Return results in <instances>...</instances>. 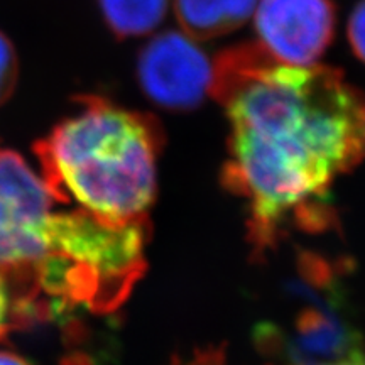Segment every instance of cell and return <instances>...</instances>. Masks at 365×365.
<instances>
[{
    "instance_id": "6da1fadb",
    "label": "cell",
    "mask_w": 365,
    "mask_h": 365,
    "mask_svg": "<svg viewBox=\"0 0 365 365\" xmlns=\"http://www.w3.org/2000/svg\"><path fill=\"white\" fill-rule=\"evenodd\" d=\"M210 95L230 125L222 181L247 205L255 252L289 225L325 228L331 182L365 156L362 91L336 68L282 65L247 43L213 59Z\"/></svg>"
},
{
    "instance_id": "7a4b0ae2",
    "label": "cell",
    "mask_w": 365,
    "mask_h": 365,
    "mask_svg": "<svg viewBox=\"0 0 365 365\" xmlns=\"http://www.w3.org/2000/svg\"><path fill=\"white\" fill-rule=\"evenodd\" d=\"M163 127L149 113L110 100L81 97L80 110L34 144L43 181L54 202H76L86 212L134 220L156 196Z\"/></svg>"
},
{
    "instance_id": "3957f363",
    "label": "cell",
    "mask_w": 365,
    "mask_h": 365,
    "mask_svg": "<svg viewBox=\"0 0 365 365\" xmlns=\"http://www.w3.org/2000/svg\"><path fill=\"white\" fill-rule=\"evenodd\" d=\"M148 234V217L112 220L83 208L49 213L46 252L22 289L21 308L39 317V296H46L51 312L76 307L113 312L144 274Z\"/></svg>"
},
{
    "instance_id": "277c9868",
    "label": "cell",
    "mask_w": 365,
    "mask_h": 365,
    "mask_svg": "<svg viewBox=\"0 0 365 365\" xmlns=\"http://www.w3.org/2000/svg\"><path fill=\"white\" fill-rule=\"evenodd\" d=\"M298 284L307 303L287 327L257 328L261 352L279 365H340L362 354L339 312L331 269L314 255H303Z\"/></svg>"
},
{
    "instance_id": "5b68a950",
    "label": "cell",
    "mask_w": 365,
    "mask_h": 365,
    "mask_svg": "<svg viewBox=\"0 0 365 365\" xmlns=\"http://www.w3.org/2000/svg\"><path fill=\"white\" fill-rule=\"evenodd\" d=\"M53 203L43 178L17 153L0 149V272L9 284L24 287L43 259L44 222Z\"/></svg>"
},
{
    "instance_id": "8992f818",
    "label": "cell",
    "mask_w": 365,
    "mask_h": 365,
    "mask_svg": "<svg viewBox=\"0 0 365 365\" xmlns=\"http://www.w3.org/2000/svg\"><path fill=\"white\" fill-rule=\"evenodd\" d=\"M213 61L190 36L166 31L140 49L137 80L150 102L173 112L200 107L210 95Z\"/></svg>"
},
{
    "instance_id": "52a82bcc",
    "label": "cell",
    "mask_w": 365,
    "mask_h": 365,
    "mask_svg": "<svg viewBox=\"0 0 365 365\" xmlns=\"http://www.w3.org/2000/svg\"><path fill=\"white\" fill-rule=\"evenodd\" d=\"M335 17L331 0H259L257 44L282 65L312 66L331 43Z\"/></svg>"
},
{
    "instance_id": "ba28073f",
    "label": "cell",
    "mask_w": 365,
    "mask_h": 365,
    "mask_svg": "<svg viewBox=\"0 0 365 365\" xmlns=\"http://www.w3.org/2000/svg\"><path fill=\"white\" fill-rule=\"evenodd\" d=\"M257 4L259 0H176L175 11L186 36L212 39L239 29Z\"/></svg>"
},
{
    "instance_id": "9c48e42d",
    "label": "cell",
    "mask_w": 365,
    "mask_h": 365,
    "mask_svg": "<svg viewBox=\"0 0 365 365\" xmlns=\"http://www.w3.org/2000/svg\"><path fill=\"white\" fill-rule=\"evenodd\" d=\"M108 29L118 39L139 38L161 24L170 0H98Z\"/></svg>"
},
{
    "instance_id": "30bf717a",
    "label": "cell",
    "mask_w": 365,
    "mask_h": 365,
    "mask_svg": "<svg viewBox=\"0 0 365 365\" xmlns=\"http://www.w3.org/2000/svg\"><path fill=\"white\" fill-rule=\"evenodd\" d=\"M17 65L16 49L9 38L0 33V105L11 97L17 83Z\"/></svg>"
},
{
    "instance_id": "8fae6325",
    "label": "cell",
    "mask_w": 365,
    "mask_h": 365,
    "mask_svg": "<svg viewBox=\"0 0 365 365\" xmlns=\"http://www.w3.org/2000/svg\"><path fill=\"white\" fill-rule=\"evenodd\" d=\"M346 36L352 51L365 65V0L355 6L346 24Z\"/></svg>"
},
{
    "instance_id": "7c38bea8",
    "label": "cell",
    "mask_w": 365,
    "mask_h": 365,
    "mask_svg": "<svg viewBox=\"0 0 365 365\" xmlns=\"http://www.w3.org/2000/svg\"><path fill=\"white\" fill-rule=\"evenodd\" d=\"M7 277L0 272V339L7 335L14 325V294Z\"/></svg>"
},
{
    "instance_id": "4fadbf2b",
    "label": "cell",
    "mask_w": 365,
    "mask_h": 365,
    "mask_svg": "<svg viewBox=\"0 0 365 365\" xmlns=\"http://www.w3.org/2000/svg\"><path fill=\"white\" fill-rule=\"evenodd\" d=\"M173 365H227V362L223 350L213 346V349H205L200 350V352H195L186 360L176 359Z\"/></svg>"
},
{
    "instance_id": "5bb4252c",
    "label": "cell",
    "mask_w": 365,
    "mask_h": 365,
    "mask_svg": "<svg viewBox=\"0 0 365 365\" xmlns=\"http://www.w3.org/2000/svg\"><path fill=\"white\" fill-rule=\"evenodd\" d=\"M0 365H31L27 360H24L19 355L11 352H2L0 350Z\"/></svg>"
},
{
    "instance_id": "9a60e30c",
    "label": "cell",
    "mask_w": 365,
    "mask_h": 365,
    "mask_svg": "<svg viewBox=\"0 0 365 365\" xmlns=\"http://www.w3.org/2000/svg\"><path fill=\"white\" fill-rule=\"evenodd\" d=\"M340 365H365V355L360 354V355H357V357L346 360V362L340 364Z\"/></svg>"
}]
</instances>
